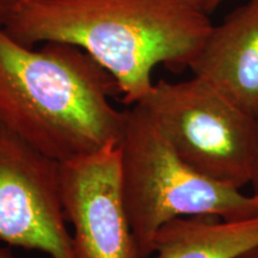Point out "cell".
<instances>
[{"mask_svg": "<svg viewBox=\"0 0 258 258\" xmlns=\"http://www.w3.org/2000/svg\"><path fill=\"white\" fill-rule=\"evenodd\" d=\"M203 0H22L3 18L5 31L28 47H78L114 77L122 101L137 104L163 64L183 72L213 28Z\"/></svg>", "mask_w": 258, "mask_h": 258, "instance_id": "obj_1", "label": "cell"}, {"mask_svg": "<svg viewBox=\"0 0 258 258\" xmlns=\"http://www.w3.org/2000/svg\"><path fill=\"white\" fill-rule=\"evenodd\" d=\"M114 77L78 47L47 42L38 49L0 25V116L60 163L118 145L125 110Z\"/></svg>", "mask_w": 258, "mask_h": 258, "instance_id": "obj_2", "label": "cell"}, {"mask_svg": "<svg viewBox=\"0 0 258 258\" xmlns=\"http://www.w3.org/2000/svg\"><path fill=\"white\" fill-rule=\"evenodd\" d=\"M121 185L138 258L153 253L163 225L177 218L241 219L258 213V194L201 175L180 158L140 103L125 110L118 143Z\"/></svg>", "mask_w": 258, "mask_h": 258, "instance_id": "obj_3", "label": "cell"}, {"mask_svg": "<svg viewBox=\"0 0 258 258\" xmlns=\"http://www.w3.org/2000/svg\"><path fill=\"white\" fill-rule=\"evenodd\" d=\"M138 103L194 170L238 189L250 184L256 118L214 85L198 76L159 80Z\"/></svg>", "mask_w": 258, "mask_h": 258, "instance_id": "obj_4", "label": "cell"}, {"mask_svg": "<svg viewBox=\"0 0 258 258\" xmlns=\"http://www.w3.org/2000/svg\"><path fill=\"white\" fill-rule=\"evenodd\" d=\"M61 163L0 116V240L50 258H77L61 195Z\"/></svg>", "mask_w": 258, "mask_h": 258, "instance_id": "obj_5", "label": "cell"}, {"mask_svg": "<svg viewBox=\"0 0 258 258\" xmlns=\"http://www.w3.org/2000/svg\"><path fill=\"white\" fill-rule=\"evenodd\" d=\"M61 195L77 258H138L121 185L118 145L63 161Z\"/></svg>", "mask_w": 258, "mask_h": 258, "instance_id": "obj_6", "label": "cell"}, {"mask_svg": "<svg viewBox=\"0 0 258 258\" xmlns=\"http://www.w3.org/2000/svg\"><path fill=\"white\" fill-rule=\"evenodd\" d=\"M190 70L246 111L257 114L258 0H249L213 25Z\"/></svg>", "mask_w": 258, "mask_h": 258, "instance_id": "obj_7", "label": "cell"}, {"mask_svg": "<svg viewBox=\"0 0 258 258\" xmlns=\"http://www.w3.org/2000/svg\"><path fill=\"white\" fill-rule=\"evenodd\" d=\"M254 246L258 213L232 220L199 215L161 226L154 237L152 258H235Z\"/></svg>", "mask_w": 258, "mask_h": 258, "instance_id": "obj_8", "label": "cell"}, {"mask_svg": "<svg viewBox=\"0 0 258 258\" xmlns=\"http://www.w3.org/2000/svg\"><path fill=\"white\" fill-rule=\"evenodd\" d=\"M19 2H22V0H0V23H2L3 18L5 17V15L9 12V10ZM224 2L225 0H203L206 8H207V10L211 12V14Z\"/></svg>", "mask_w": 258, "mask_h": 258, "instance_id": "obj_9", "label": "cell"}, {"mask_svg": "<svg viewBox=\"0 0 258 258\" xmlns=\"http://www.w3.org/2000/svg\"><path fill=\"white\" fill-rule=\"evenodd\" d=\"M254 118H256V146H254V158L250 185L252 186L253 192L258 194V112L254 115Z\"/></svg>", "mask_w": 258, "mask_h": 258, "instance_id": "obj_10", "label": "cell"}, {"mask_svg": "<svg viewBox=\"0 0 258 258\" xmlns=\"http://www.w3.org/2000/svg\"><path fill=\"white\" fill-rule=\"evenodd\" d=\"M235 258H258V246H254L252 249L245 251L244 253L239 254Z\"/></svg>", "mask_w": 258, "mask_h": 258, "instance_id": "obj_11", "label": "cell"}, {"mask_svg": "<svg viewBox=\"0 0 258 258\" xmlns=\"http://www.w3.org/2000/svg\"><path fill=\"white\" fill-rule=\"evenodd\" d=\"M0 258H18V257H16L15 254L12 253L9 249H6V247L0 246Z\"/></svg>", "mask_w": 258, "mask_h": 258, "instance_id": "obj_12", "label": "cell"}]
</instances>
